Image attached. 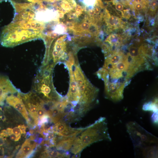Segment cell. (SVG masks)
Masks as SVG:
<instances>
[{"label": "cell", "instance_id": "6da1fadb", "mask_svg": "<svg viewBox=\"0 0 158 158\" xmlns=\"http://www.w3.org/2000/svg\"><path fill=\"white\" fill-rule=\"evenodd\" d=\"M16 12L14 20L1 31L0 42L3 47H13L42 36L44 23L36 19L33 8L23 6Z\"/></svg>", "mask_w": 158, "mask_h": 158}, {"label": "cell", "instance_id": "7a4b0ae2", "mask_svg": "<svg viewBox=\"0 0 158 158\" xmlns=\"http://www.w3.org/2000/svg\"><path fill=\"white\" fill-rule=\"evenodd\" d=\"M126 127L133 143L136 157H157L158 139L157 137L135 121L128 123Z\"/></svg>", "mask_w": 158, "mask_h": 158}, {"label": "cell", "instance_id": "3957f363", "mask_svg": "<svg viewBox=\"0 0 158 158\" xmlns=\"http://www.w3.org/2000/svg\"><path fill=\"white\" fill-rule=\"evenodd\" d=\"M77 135L70 149V152L76 155L91 144L103 140L111 141L106 118L101 117L93 123L84 128Z\"/></svg>", "mask_w": 158, "mask_h": 158}, {"label": "cell", "instance_id": "277c9868", "mask_svg": "<svg viewBox=\"0 0 158 158\" xmlns=\"http://www.w3.org/2000/svg\"><path fill=\"white\" fill-rule=\"evenodd\" d=\"M33 91L42 95L45 99L44 101H59L61 96L55 90L52 83V77H43L37 74L33 82Z\"/></svg>", "mask_w": 158, "mask_h": 158}, {"label": "cell", "instance_id": "5b68a950", "mask_svg": "<svg viewBox=\"0 0 158 158\" xmlns=\"http://www.w3.org/2000/svg\"><path fill=\"white\" fill-rule=\"evenodd\" d=\"M126 85L124 83L107 82L105 83L106 97L114 102L120 101L123 98L124 88Z\"/></svg>", "mask_w": 158, "mask_h": 158}, {"label": "cell", "instance_id": "8992f818", "mask_svg": "<svg viewBox=\"0 0 158 158\" xmlns=\"http://www.w3.org/2000/svg\"><path fill=\"white\" fill-rule=\"evenodd\" d=\"M20 91L7 76L0 75V106H3L6 97Z\"/></svg>", "mask_w": 158, "mask_h": 158}, {"label": "cell", "instance_id": "52a82bcc", "mask_svg": "<svg viewBox=\"0 0 158 158\" xmlns=\"http://www.w3.org/2000/svg\"><path fill=\"white\" fill-rule=\"evenodd\" d=\"M18 92L8 96L6 99V103L13 107L19 111L25 118L27 122H30L28 114L25 107L22 99L18 97Z\"/></svg>", "mask_w": 158, "mask_h": 158}, {"label": "cell", "instance_id": "ba28073f", "mask_svg": "<svg viewBox=\"0 0 158 158\" xmlns=\"http://www.w3.org/2000/svg\"><path fill=\"white\" fill-rule=\"evenodd\" d=\"M104 19L107 26L111 30L122 28L123 21L118 16L111 15L107 9H105Z\"/></svg>", "mask_w": 158, "mask_h": 158}, {"label": "cell", "instance_id": "9c48e42d", "mask_svg": "<svg viewBox=\"0 0 158 158\" xmlns=\"http://www.w3.org/2000/svg\"><path fill=\"white\" fill-rule=\"evenodd\" d=\"M36 142L34 140L30 138L26 140L22 145L16 156L17 158H24L27 157L33 151L36 147Z\"/></svg>", "mask_w": 158, "mask_h": 158}, {"label": "cell", "instance_id": "30bf717a", "mask_svg": "<svg viewBox=\"0 0 158 158\" xmlns=\"http://www.w3.org/2000/svg\"><path fill=\"white\" fill-rule=\"evenodd\" d=\"M56 147L57 150L65 152L70 150L75 136L64 137L59 136Z\"/></svg>", "mask_w": 158, "mask_h": 158}, {"label": "cell", "instance_id": "8fae6325", "mask_svg": "<svg viewBox=\"0 0 158 158\" xmlns=\"http://www.w3.org/2000/svg\"><path fill=\"white\" fill-rule=\"evenodd\" d=\"M46 113L50 118L52 122L56 123L61 120L66 115L55 107H53L48 111H46Z\"/></svg>", "mask_w": 158, "mask_h": 158}, {"label": "cell", "instance_id": "7c38bea8", "mask_svg": "<svg viewBox=\"0 0 158 158\" xmlns=\"http://www.w3.org/2000/svg\"><path fill=\"white\" fill-rule=\"evenodd\" d=\"M142 109L145 111H152L154 113H158L157 100H156L145 104L143 106Z\"/></svg>", "mask_w": 158, "mask_h": 158}, {"label": "cell", "instance_id": "4fadbf2b", "mask_svg": "<svg viewBox=\"0 0 158 158\" xmlns=\"http://www.w3.org/2000/svg\"><path fill=\"white\" fill-rule=\"evenodd\" d=\"M42 157L50 158L64 157L63 153L61 154L55 150H46L43 152Z\"/></svg>", "mask_w": 158, "mask_h": 158}, {"label": "cell", "instance_id": "5bb4252c", "mask_svg": "<svg viewBox=\"0 0 158 158\" xmlns=\"http://www.w3.org/2000/svg\"><path fill=\"white\" fill-rule=\"evenodd\" d=\"M73 74L75 80L78 79L83 80L86 79L79 66H76V69Z\"/></svg>", "mask_w": 158, "mask_h": 158}, {"label": "cell", "instance_id": "9a60e30c", "mask_svg": "<svg viewBox=\"0 0 158 158\" xmlns=\"http://www.w3.org/2000/svg\"><path fill=\"white\" fill-rule=\"evenodd\" d=\"M134 9L136 13H140L144 11L146 8L147 4L143 3H138L133 4Z\"/></svg>", "mask_w": 158, "mask_h": 158}, {"label": "cell", "instance_id": "2e32d148", "mask_svg": "<svg viewBox=\"0 0 158 158\" xmlns=\"http://www.w3.org/2000/svg\"><path fill=\"white\" fill-rule=\"evenodd\" d=\"M6 131L9 136L10 138L12 140L15 141H18L20 138L21 136H17L12 132V128H8L6 129Z\"/></svg>", "mask_w": 158, "mask_h": 158}, {"label": "cell", "instance_id": "e0dca14e", "mask_svg": "<svg viewBox=\"0 0 158 158\" xmlns=\"http://www.w3.org/2000/svg\"><path fill=\"white\" fill-rule=\"evenodd\" d=\"M46 111L41 105V104L38 105L37 114V116L39 117V119H40L46 114Z\"/></svg>", "mask_w": 158, "mask_h": 158}, {"label": "cell", "instance_id": "ac0fdd59", "mask_svg": "<svg viewBox=\"0 0 158 158\" xmlns=\"http://www.w3.org/2000/svg\"><path fill=\"white\" fill-rule=\"evenodd\" d=\"M12 133L17 136H21V135L24 134L23 130L20 125L12 129Z\"/></svg>", "mask_w": 158, "mask_h": 158}, {"label": "cell", "instance_id": "d6986e66", "mask_svg": "<svg viewBox=\"0 0 158 158\" xmlns=\"http://www.w3.org/2000/svg\"><path fill=\"white\" fill-rule=\"evenodd\" d=\"M157 0H151L150 2V10L153 11H156L157 7Z\"/></svg>", "mask_w": 158, "mask_h": 158}, {"label": "cell", "instance_id": "ffe728a7", "mask_svg": "<svg viewBox=\"0 0 158 158\" xmlns=\"http://www.w3.org/2000/svg\"><path fill=\"white\" fill-rule=\"evenodd\" d=\"M115 7L116 10L120 11L121 13L126 10H124V6L121 3L119 2H116L115 4Z\"/></svg>", "mask_w": 158, "mask_h": 158}, {"label": "cell", "instance_id": "44dd1931", "mask_svg": "<svg viewBox=\"0 0 158 158\" xmlns=\"http://www.w3.org/2000/svg\"><path fill=\"white\" fill-rule=\"evenodd\" d=\"M8 135V133L6 130H2L0 133V138L3 141L6 140V138Z\"/></svg>", "mask_w": 158, "mask_h": 158}, {"label": "cell", "instance_id": "7402d4cb", "mask_svg": "<svg viewBox=\"0 0 158 158\" xmlns=\"http://www.w3.org/2000/svg\"><path fill=\"white\" fill-rule=\"evenodd\" d=\"M83 3L88 6L93 7L95 0H83Z\"/></svg>", "mask_w": 158, "mask_h": 158}, {"label": "cell", "instance_id": "603a6c76", "mask_svg": "<svg viewBox=\"0 0 158 158\" xmlns=\"http://www.w3.org/2000/svg\"><path fill=\"white\" fill-rule=\"evenodd\" d=\"M55 133L53 132H49L45 138L47 140H50L54 138L55 137Z\"/></svg>", "mask_w": 158, "mask_h": 158}, {"label": "cell", "instance_id": "cb8c5ba5", "mask_svg": "<svg viewBox=\"0 0 158 158\" xmlns=\"http://www.w3.org/2000/svg\"><path fill=\"white\" fill-rule=\"evenodd\" d=\"M78 86L87 82L88 80L86 79L83 80L82 79H78L75 80Z\"/></svg>", "mask_w": 158, "mask_h": 158}, {"label": "cell", "instance_id": "d4e9b609", "mask_svg": "<svg viewBox=\"0 0 158 158\" xmlns=\"http://www.w3.org/2000/svg\"><path fill=\"white\" fill-rule=\"evenodd\" d=\"M138 3H143L147 5L148 4L147 0H133L132 2L133 4Z\"/></svg>", "mask_w": 158, "mask_h": 158}, {"label": "cell", "instance_id": "484cf974", "mask_svg": "<svg viewBox=\"0 0 158 158\" xmlns=\"http://www.w3.org/2000/svg\"><path fill=\"white\" fill-rule=\"evenodd\" d=\"M28 1L31 2L32 3H37L40 2V0H27Z\"/></svg>", "mask_w": 158, "mask_h": 158}, {"label": "cell", "instance_id": "4316f807", "mask_svg": "<svg viewBox=\"0 0 158 158\" xmlns=\"http://www.w3.org/2000/svg\"><path fill=\"white\" fill-rule=\"evenodd\" d=\"M0 118L3 121H6V117L4 115H3L2 116H0Z\"/></svg>", "mask_w": 158, "mask_h": 158}, {"label": "cell", "instance_id": "83f0119b", "mask_svg": "<svg viewBox=\"0 0 158 158\" xmlns=\"http://www.w3.org/2000/svg\"><path fill=\"white\" fill-rule=\"evenodd\" d=\"M19 4V3H16L15 4V5H14V6H15V9H16V6L18 4ZM34 7V6H33V4H32V3H30ZM35 7H34V8Z\"/></svg>", "mask_w": 158, "mask_h": 158}, {"label": "cell", "instance_id": "f1b7e54d", "mask_svg": "<svg viewBox=\"0 0 158 158\" xmlns=\"http://www.w3.org/2000/svg\"><path fill=\"white\" fill-rule=\"evenodd\" d=\"M132 0H126V2H127V3H130Z\"/></svg>", "mask_w": 158, "mask_h": 158}, {"label": "cell", "instance_id": "f546056e", "mask_svg": "<svg viewBox=\"0 0 158 158\" xmlns=\"http://www.w3.org/2000/svg\"><path fill=\"white\" fill-rule=\"evenodd\" d=\"M1 128V127H0V129Z\"/></svg>", "mask_w": 158, "mask_h": 158}]
</instances>
